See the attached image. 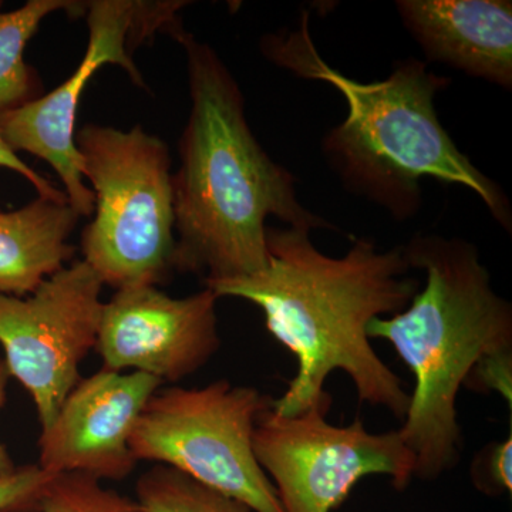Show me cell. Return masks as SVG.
<instances>
[{"instance_id":"cell-10","label":"cell","mask_w":512,"mask_h":512,"mask_svg":"<svg viewBox=\"0 0 512 512\" xmlns=\"http://www.w3.org/2000/svg\"><path fill=\"white\" fill-rule=\"evenodd\" d=\"M211 289L171 298L154 285L128 286L104 303L96 349L103 369L140 372L177 383L221 348Z\"/></svg>"},{"instance_id":"cell-6","label":"cell","mask_w":512,"mask_h":512,"mask_svg":"<svg viewBox=\"0 0 512 512\" xmlns=\"http://www.w3.org/2000/svg\"><path fill=\"white\" fill-rule=\"evenodd\" d=\"M274 399L251 386L221 379L200 389H158L131 433V454L187 474L248 505L284 512L274 484L254 453L256 421Z\"/></svg>"},{"instance_id":"cell-21","label":"cell","mask_w":512,"mask_h":512,"mask_svg":"<svg viewBox=\"0 0 512 512\" xmlns=\"http://www.w3.org/2000/svg\"><path fill=\"white\" fill-rule=\"evenodd\" d=\"M9 372L8 367H6L5 360L0 357V410L5 406L6 403V386H8L9 380ZM18 470V467L13 463L12 458H10L8 450L3 446L2 441H0V480L3 478L12 476L15 471Z\"/></svg>"},{"instance_id":"cell-16","label":"cell","mask_w":512,"mask_h":512,"mask_svg":"<svg viewBox=\"0 0 512 512\" xmlns=\"http://www.w3.org/2000/svg\"><path fill=\"white\" fill-rule=\"evenodd\" d=\"M39 512H146L136 498L101 485L86 474H57L47 483Z\"/></svg>"},{"instance_id":"cell-9","label":"cell","mask_w":512,"mask_h":512,"mask_svg":"<svg viewBox=\"0 0 512 512\" xmlns=\"http://www.w3.org/2000/svg\"><path fill=\"white\" fill-rule=\"evenodd\" d=\"M103 286L82 259L47 278L29 298L0 295L3 360L32 396L42 430L55 420L80 382V363L96 348Z\"/></svg>"},{"instance_id":"cell-12","label":"cell","mask_w":512,"mask_h":512,"mask_svg":"<svg viewBox=\"0 0 512 512\" xmlns=\"http://www.w3.org/2000/svg\"><path fill=\"white\" fill-rule=\"evenodd\" d=\"M396 5L431 62L511 90L510 0H399Z\"/></svg>"},{"instance_id":"cell-1","label":"cell","mask_w":512,"mask_h":512,"mask_svg":"<svg viewBox=\"0 0 512 512\" xmlns=\"http://www.w3.org/2000/svg\"><path fill=\"white\" fill-rule=\"evenodd\" d=\"M266 249L262 271L205 288L218 299L258 306L268 332L296 357V375L272 410L285 417L305 412L328 394L326 380L340 370L355 384L360 403L403 420L410 394L367 336L373 319L404 311L420 291V282L407 276L403 248L379 251L360 238L335 258L322 254L305 229L268 227Z\"/></svg>"},{"instance_id":"cell-14","label":"cell","mask_w":512,"mask_h":512,"mask_svg":"<svg viewBox=\"0 0 512 512\" xmlns=\"http://www.w3.org/2000/svg\"><path fill=\"white\" fill-rule=\"evenodd\" d=\"M60 10L86 13V3L29 0L22 8L0 13V116L40 97L39 79L23 53L40 23Z\"/></svg>"},{"instance_id":"cell-13","label":"cell","mask_w":512,"mask_h":512,"mask_svg":"<svg viewBox=\"0 0 512 512\" xmlns=\"http://www.w3.org/2000/svg\"><path fill=\"white\" fill-rule=\"evenodd\" d=\"M79 218L69 202L45 197L0 211V295L33 293L63 269L76 252L67 239Z\"/></svg>"},{"instance_id":"cell-3","label":"cell","mask_w":512,"mask_h":512,"mask_svg":"<svg viewBox=\"0 0 512 512\" xmlns=\"http://www.w3.org/2000/svg\"><path fill=\"white\" fill-rule=\"evenodd\" d=\"M262 50L271 62L303 79L329 83L348 103L345 121L323 138L326 160L346 190L375 202L394 220L406 221L420 211L424 178L461 185L511 232L507 195L441 126L434 97L450 80L431 72L427 63L406 59L387 79L356 82L320 57L306 16L295 32L266 37Z\"/></svg>"},{"instance_id":"cell-4","label":"cell","mask_w":512,"mask_h":512,"mask_svg":"<svg viewBox=\"0 0 512 512\" xmlns=\"http://www.w3.org/2000/svg\"><path fill=\"white\" fill-rule=\"evenodd\" d=\"M402 248L410 269L426 272V286L404 311L373 319L367 336L389 342L413 373L399 434L416 458L414 478L434 481L463 454L461 387L484 359L512 352V306L466 239L416 234Z\"/></svg>"},{"instance_id":"cell-19","label":"cell","mask_w":512,"mask_h":512,"mask_svg":"<svg viewBox=\"0 0 512 512\" xmlns=\"http://www.w3.org/2000/svg\"><path fill=\"white\" fill-rule=\"evenodd\" d=\"M477 392H495L504 397L508 407L512 406V352L484 359L471 372L466 384Z\"/></svg>"},{"instance_id":"cell-15","label":"cell","mask_w":512,"mask_h":512,"mask_svg":"<svg viewBox=\"0 0 512 512\" xmlns=\"http://www.w3.org/2000/svg\"><path fill=\"white\" fill-rule=\"evenodd\" d=\"M136 500L146 512H254L241 501L160 464L138 478Z\"/></svg>"},{"instance_id":"cell-7","label":"cell","mask_w":512,"mask_h":512,"mask_svg":"<svg viewBox=\"0 0 512 512\" xmlns=\"http://www.w3.org/2000/svg\"><path fill=\"white\" fill-rule=\"evenodd\" d=\"M332 396L296 416L265 410L256 421L254 453L274 484L284 512H332L369 476L390 478L394 490L414 480L416 458L399 430L370 433L363 421L333 426Z\"/></svg>"},{"instance_id":"cell-17","label":"cell","mask_w":512,"mask_h":512,"mask_svg":"<svg viewBox=\"0 0 512 512\" xmlns=\"http://www.w3.org/2000/svg\"><path fill=\"white\" fill-rule=\"evenodd\" d=\"M470 478L474 487L487 497L512 493V434L501 441H491L471 461Z\"/></svg>"},{"instance_id":"cell-20","label":"cell","mask_w":512,"mask_h":512,"mask_svg":"<svg viewBox=\"0 0 512 512\" xmlns=\"http://www.w3.org/2000/svg\"><path fill=\"white\" fill-rule=\"evenodd\" d=\"M0 167L8 168L13 173H18L20 177L28 180L30 184L35 187L39 197L49 198V200L67 202L66 194L64 191L57 190L55 185L43 178L42 175L36 173L33 168H30L25 161L18 156V153L12 150L0 133Z\"/></svg>"},{"instance_id":"cell-8","label":"cell","mask_w":512,"mask_h":512,"mask_svg":"<svg viewBox=\"0 0 512 512\" xmlns=\"http://www.w3.org/2000/svg\"><path fill=\"white\" fill-rule=\"evenodd\" d=\"M184 2L94 0L86 3L89 45L82 62L53 92L0 116V133L15 153L26 151L52 165L67 202L80 217L94 212L96 197L84 183L82 157L76 146L80 97L94 73L107 64L126 70L131 82L146 87L131 52L144 40L167 30L175 36L177 12Z\"/></svg>"},{"instance_id":"cell-5","label":"cell","mask_w":512,"mask_h":512,"mask_svg":"<svg viewBox=\"0 0 512 512\" xmlns=\"http://www.w3.org/2000/svg\"><path fill=\"white\" fill-rule=\"evenodd\" d=\"M84 180L96 197L82 235L83 261L104 285L163 284L173 274V174L167 144L141 126L76 131Z\"/></svg>"},{"instance_id":"cell-18","label":"cell","mask_w":512,"mask_h":512,"mask_svg":"<svg viewBox=\"0 0 512 512\" xmlns=\"http://www.w3.org/2000/svg\"><path fill=\"white\" fill-rule=\"evenodd\" d=\"M52 477L37 464L18 467L0 480V512H39L40 498Z\"/></svg>"},{"instance_id":"cell-2","label":"cell","mask_w":512,"mask_h":512,"mask_svg":"<svg viewBox=\"0 0 512 512\" xmlns=\"http://www.w3.org/2000/svg\"><path fill=\"white\" fill-rule=\"evenodd\" d=\"M191 113L173 175L174 269L231 281L268 262L266 220L289 228H333L296 197L295 177L258 143L245 100L227 64L210 45L181 30Z\"/></svg>"},{"instance_id":"cell-11","label":"cell","mask_w":512,"mask_h":512,"mask_svg":"<svg viewBox=\"0 0 512 512\" xmlns=\"http://www.w3.org/2000/svg\"><path fill=\"white\" fill-rule=\"evenodd\" d=\"M161 384L146 373L107 369L80 379L40 434L37 466L50 476L124 480L137 464L128 446L131 433Z\"/></svg>"}]
</instances>
